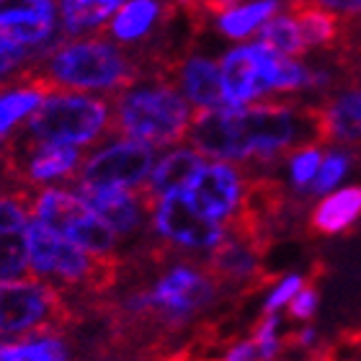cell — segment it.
<instances>
[{
  "mask_svg": "<svg viewBox=\"0 0 361 361\" xmlns=\"http://www.w3.org/2000/svg\"><path fill=\"white\" fill-rule=\"evenodd\" d=\"M348 166H351V160H348L346 152H338V150L328 152L323 158V166L317 171L315 180L310 183L307 194L323 196V194H328V191H333V188L343 180V176L348 173Z\"/></svg>",
  "mask_w": 361,
  "mask_h": 361,
  "instance_id": "d4e9b609",
  "label": "cell"
},
{
  "mask_svg": "<svg viewBox=\"0 0 361 361\" xmlns=\"http://www.w3.org/2000/svg\"><path fill=\"white\" fill-rule=\"evenodd\" d=\"M317 300H320V297H317L315 286L305 284L300 292L292 297V302L286 305V307H289V317H292V320H302V323H305V320H310V317L315 315Z\"/></svg>",
  "mask_w": 361,
  "mask_h": 361,
  "instance_id": "83f0119b",
  "label": "cell"
},
{
  "mask_svg": "<svg viewBox=\"0 0 361 361\" xmlns=\"http://www.w3.org/2000/svg\"><path fill=\"white\" fill-rule=\"evenodd\" d=\"M155 147L140 140H116V142L98 147L83 158L78 168L75 188H135L147 183V176L155 168Z\"/></svg>",
  "mask_w": 361,
  "mask_h": 361,
  "instance_id": "8992f818",
  "label": "cell"
},
{
  "mask_svg": "<svg viewBox=\"0 0 361 361\" xmlns=\"http://www.w3.org/2000/svg\"><path fill=\"white\" fill-rule=\"evenodd\" d=\"M26 62H29V49L0 34V88L13 85L18 75L26 70L23 68Z\"/></svg>",
  "mask_w": 361,
  "mask_h": 361,
  "instance_id": "484cf974",
  "label": "cell"
},
{
  "mask_svg": "<svg viewBox=\"0 0 361 361\" xmlns=\"http://www.w3.org/2000/svg\"><path fill=\"white\" fill-rule=\"evenodd\" d=\"M3 191H6V186H3V180H0V194H3Z\"/></svg>",
  "mask_w": 361,
  "mask_h": 361,
  "instance_id": "f546056e",
  "label": "cell"
},
{
  "mask_svg": "<svg viewBox=\"0 0 361 361\" xmlns=\"http://www.w3.org/2000/svg\"><path fill=\"white\" fill-rule=\"evenodd\" d=\"M49 96V90L39 83H13L0 88V150L11 142L13 129L26 124L37 106Z\"/></svg>",
  "mask_w": 361,
  "mask_h": 361,
  "instance_id": "9a60e30c",
  "label": "cell"
},
{
  "mask_svg": "<svg viewBox=\"0 0 361 361\" xmlns=\"http://www.w3.org/2000/svg\"><path fill=\"white\" fill-rule=\"evenodd\" d=\"M34 73L57 90H119L142 78V65L106 39H75L47 52Z\"/></svg>",
  "mask_w": 361,
  "mask_h": 361,
  "instance_id": "3957f363",
  "label": "cell"
},
{
  "mask_svg": "<svg viewBox=\"0 0 361 361\" xmlns=\"http://www.w3.org/2000/svg\"><path fill=\"white\" fill-rule=\"evenodd\" d=\"M0 361H73L65 336H23L0 341Z\"/></svg>",
  "mask_w": 361,
  "mask_h": 361,
  "instance_id": "d6986e66",
  "label": "cell"
},
{
  "mask_svg": "<svg viewBox=\"0 0 361 361\" xmlns=\"http://www.w3.org/2000/svg\"><path fill=\"white\" fill-rule=\"evenodd\" d=\"M124 0H60V23L68 37H83L114 18Z\"/></svg>",
  "mask_w": 361,
  "mask_h": 361,
  "instance_id": "ac0fdd59",
  "label": "cell"
},
{
  "mask_svg": "<svg viewBox=\"0 0 361 361\" xmlns=\"http://www.w3.org/2000/svg\"><path fill=\"white\" fill-rule=\"evenodd\" d=\"M176 13V0H124V6L109 23V37L119 44H142L160 37V31L173 21Z\"/></svg>",
  "mask_w": 361,
  "mask_h": 361,
  "instance_id": "7c38bea8",
  "label": "cell"
},
{
  "mask_svg": "<svg viewBox=\"0 0 361 361\" xmlns=\"http://www.w3.org/2000/svg\"><path fill=\"white\" fill-rule=\"evenodd\" d=\"M111 127L114 106L106 98L54 90L37 106L21 132L11 140L88 147L104 137H111Z\"/></svg>",
  "mask_w": 361,
  "mask_h": 361,
  "instance_id": "277c9868",
  "label": "cell"
},
{
  "mask_svg": "<svg viewBox=\"0 0 361 361\" xmlns=\"http://www.w3.org/2000/svg\"><path fill=\"white\" fill-rule=\"evenodd\" d=\"M57 29L54 0H0V34L26 49L49 44Z\"/></svg>",
  "mask_w": 361,
  "mask_h": 361,
  "instance_id": "30bf717a",
  "label": "cell"
},
{
  "mask_svg": "<svg viewBox=\"0 0 361 361\" xmlns=\"http://www.w3.org/2000/svg\"><path fill=\"white\" fill-rule=\"evenodd\" d=\"M361 217V186L333 191L310 214V227L320 235H336Z\"/></svg>",
  "mask_w": 361,
  "mask_h": 361,
  "instance_id": "2e32d148",
  "label": "cell"
},
{
  "mask_svg": "<svg viewBox=\"0 0 361 361\" xmlns=\"http://www.w3.org/2000/svg\"><path fill=\"white\" fill-rule=\"evenodd\" d=\"M320 166H323V152L317 150L315 145H302L300 150L292 152V158H289V178H292V186L297 191L307 194L310 183L315 180Z\"/></svg>",
  "mask_w": 361,
  "mask_h": 361,
  "instance_id": "cb8c5ba5",
  "label": "cell"
},
{
  "mask_svg": "<svg viewBox=\"0 0 361 361\" xmlns=\"http://www.w3.org/2000/svg\"><path fill=\"white\" fill-rule=\"evenodd\" d=\"M279 57L281 54L261 42L230 49L219 62L227 106H248L256 98L274 93Z\"/></svg>",
  "mask_w": 361,
  "mask_h": 361,
  "instance_id": "ba28073f",
  "label": "cell"
},
{
  "mask_svg": "<svg viewBox=\"0 0 361 361\" xmlns=\"http://www.w3.org/2000/svg\"><path fill=\"white\" fill-rule=\"evenodd\" d=\"M292 8L307 47H325L338 37V21H336L333 11H325V8H317V6H292Z\"/></svg>",
  "mask_w": 361,
  "mask_h": 361,
  "instance_id": "603a6c76",
  "label": "cell"
},
{
  "mask_svg": "<svg viewBox=\"0 0 361 361\" xmlns=\"http://www.w3.org/2000/svg\"><path fill=\"white\" fill-rule=\"evenodd\" d=\"M320 111H323L325 142H356V140H361V88L341 93Z\"/></svg>",
  "mask_w": 361,
  "mask_h": 361,
  "instance_id": "e0dca14e",
  "label": "cell"
},
{
  "mask_svg": "<svg viewBox=\"0 0 361 361\" xmlns=\"http://www.w3.org/2000/svg\"><path fill=\"white\" fill-rule=\"evenodd\" d=\"M29 276L31 266L26 230H0V281Z\"/></svg>",
  "mask_w": 361,
  "mask_h": 361,
  "instance_id": "7402d4cb",
  "label": "cell"
},
{
  "mask_svg": "<svg viewBox=\"0 0 361 361\" xmlns=\"http://www.w3.org/2000/svg\"><path fill=\"white\" fill-rule=\"evenodd\" d=\"M307 284L302 276H297V274H292V276H284L281 281H279L276 286H274V292L266 297V305H264V315H274L276 310H281L284 305H289L292 302V297L297 292H300L302 286Z\"/></svg>",
  "mask_w": 361,
  "mask_h": 361,
  "instance_id": "4316f807",
  "label": "cell"
},
{
  "mask_svg": "<svg viewBox=\"0 0 361 361\" xmlns=\"http://www.w3.org/2000/svg\"><path fill=\"white\" fill-rule=\"evenodd\" d=\"M114 98L111 137L140 140L152 147H173L188 137L194 111L173 80L160 75L140 78Z\"/></svg>",
  "mask_w": 361,
  "mask_h": 361,
  "instance_id": "7a4b0ae2",
  "label": "cell"
},
{
  "mask_svg": "<svg viewBox=\"0 0 361 361\" xmlns=\"http://www.w3.org/2000/svg\"><path fill=\"white\" fill-rule=\"evenodd\" d=\"M88 317L52 284L39 279L0 281V333L3 336H68Z\"/></svg>",
  "mask_w": 361,
  "mask_h": 361,
  "instance_id": "5b68a950",
  "label": "cell"
},
{
  "mask_svg": "<svg viewBox=\"0 0 361 361\" xmlns=\"http://www.w3.org/2000/svg\"><path fill=\"white\" fill-rule=\"evenodd\" d=\"M75 194L119 238H132L147 225L145 217L150 214V209L145 207L137 188L135 191H127V188H75Z\"/></svg>",
  "mask_w": 361,
  "mask_h": 361,
  "instance_id": "8fae6325",
  "label": "cell"
},
{
  "mask_svg": "<svg viewBox=\"0 0 361 361\" xmlns=\"http://www.w3.org/2000/svg\"><path fill=\"white\" fill-rule=\"evenodd\" d=\"M186 142L212 160L271 163L297 145L325 142L323 111L286 104L196 109Z\"/></svg>",
  "mask_w": 361,
  "mask_h": 361,
  "instance_id": "6da1fadb",
  "label": "cell"
},
{
  "mask_svg": "<svg viewBox=\"0 0 361 361\" xmlns=\"http://www.w3.org/2000/svg\"><path fill=\"white\" fill-rule=\"evenodd\" d=\"M245 186L248 183L235 168V163L214 160V163H204L183 194L199 214L214 222H227L240 207Z\"/></svg>",
  "mask_w": 361,
  "mask_h": 361,
  "instance_id": "9c48e42d",
  "label": "cell"
},
{
  "mask_svg": "<svg viewBox=\"0 0 361 361\" xmlns=\"http://www.w3.org/2000/svg\"><path fill=\"white\" fill-rule=\"evenodd\" d=\"M348 13H361V0H348Z\"/></svg>",
  "mask_w": 361,
  "mask_h": 361,
  "instance_id": "f1b7e54d",
  "label": "cell"
},
{
  "mask_svg": "<svg viewBox=\"0 0 361 361\" xmlns=\"http://www.w3.org/2000/svg\"><path fill=\"white\" fill-rule=\"evenodd\" d=\"M279 11V0H245L217 16V29L227 39H245L258 31Z\"/></svg>",
  "mask_w": 361,
  "mask_h": 361,
  "instance_id": "ffe728a7",
  "label": "cell"
},
{
  "mask_svg": "<svg viewBox=\"0 0 361 361\" xmlns=\"http://www.w3.org/2000/svg\"><path fill=\"white\" fill-rule=\"evenodd\" d=\"M258 42L284 57H300L310 49L294 16H274L258 29Z\"/></svg>",
  "mask_w": 361,
  "mask_h": 361,
  "instance_id": "44dd1931",
  "label": "cell"
},
{
  "mask_svg": "<svg viewBox=\"0 0 361 361\" xmlns=\"http://www.w3.org/2000/svg\"><path fill=\"white\" fill-rule=\"evenodd\" d=\"M204 155L191 147H176V150L166 152L163 158L155 163L150 173V180L145 183V191L158 202L168 194H180L191 186L194 176L202 171Z\"/></svg>",
  "mask_w": 361,
  "mask_h": 361,
  "instance_id": "5bb4252c",
  "label": "cell"
},
{
  "mask_svg": "<svg viewBox=\"0 0 361 361\" xmlns=\"http://www.w3.org/2000/svg\"><path fill=\"white\" fill-rule=\"evenodd\" d=\"M152 233L171 248L209 253L217 243L225 240L227 227L199 214L180 191L158 199L152 209Z\"/></svg>",
  "mask_w": 361,
  "mask_h": 361,
  "instance_id": "52a82bcc",
  "label": "cell"
},
{
  "mask_svg": "<svg viewBox=\"0 0 361 361\" xmlns=\"http://www.w3.org/2000/svg\"><path fill=\"white\" fill-rule=\"evenodd\" d=\"M176 83L188 98V104L196 109H225L227 106L219 62L204 54L183 57L176 65Z\"/></svg>",
  "mask_w": 361,
  "mask_h": 361,
  "instance_id": "4fadbf2b",
  "label": "cell"
}]
</instances>
